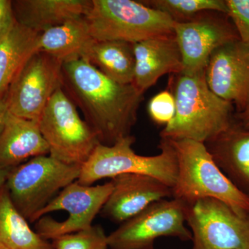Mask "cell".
<instances>
[{"instance_id": "7c38bea8", "label": "cell", "mask_w": 249, "mask_h": 249, "mask_svg": "<svg viewBox=\"0 0 249 249\" xmlns=\"http://www.w3.org/2000/svg\"><path fill=\"white\" fill-rule=\"evenodd\" d=\"M183 62L182 73L205 74L211 55L221 46L240 40L227 14L205 11L190 20L174 24Z\"/></svg>"}, {"instance_id": "5b68a950", "label": "cell", "mask_w": 249, "mask_h": 249, "mask_svg": "<svg viewBox=\"0 0 249 249\" xmlns=\"http://www.w3.org/2000/svg\"><path fill=\"white\" fill-rule=\"evenodd\" d=\"M85 19L95 40L131 44L173 34L175 24L168 15L133 0H91Z\"/></svg>"}, {"instance_id": "7a4b0ae2", "label": "cell", "mask_w": 249, "mask_h": 249, "mask_svg": "<svg viewBox=\"0 0 249 249\" xmlns=\"http://www.w3.org/2000/svg\"><path fill=\"white\" fill-rule=\"evenodd\" d=\"M176 111L160 132V139L205 143L227 130L235 121V108L211 91L205 74H178Z\"/></svg>"}, {"instance_id": "ffe728a7", "label": "cell", "mask_w": 249, "mask_h": 249, "mask_svg": "<svg viewBox=\"0 0 249 249\" xmlns=\"http://www.w3.org/2000/svg\"><path fill=\"white\" fill-rule=\"evenodd\" d=\"M40 34L16 22L0 42V98L4 96L28 60L38 52Z\"/></svg>"}, {"instance_id": "6da1fadb", "label": "cell", "mask_w": 249, "mask_h": 249, "mask_svg": "<svg viewBox=\"0 0 249 249\" xmlns=\"http://www.w3.org/2000/svg\"><path fill=\"white\" fill-rule=\"evenodd\" d=\"M62 88L83 111L100 143L110 146L130 135L143 100L133 85L116 83L79 59L62 63Z\"/></svg>"}, {"instance_id": "277c9868", "label": "cell", "mask_w": 249, "mask_h": 249, "mask_svg": "<svg viewBox=\"0 0 249 249\" xmlns=\"http://www.w3.org/2000/svg\"><path fill=\"white\" fill-rule=\"evenodd\" d=\"M135 141L130 134L110 146L98 143L82 165L77 181L92 186L103 178L139 174L157 178L173 188L178 178V165L176 152L169 141L160 139V153L155 156L137 155L132 147Z\"/></svg>"}, {"instance_id": "5bb4252c", "label": "cell", "mask_w": 249, "mask_h": 249, "mask_svg": "<svg viewBox=\"0 0 249 249\" xmlns=\"http://www.w3.org/2000/svg\"><path fill=\"white\" fill-rule=\"evenodd\" d=\"M112 191L100 214L122 224L156 201L173 198V189L152 177L124 174L111 178Z\"/></svg>"}, {"instance_id": "4fadbf2b", "label": "cell", "mask_w": 249, "mask_h": 249, "mask_svg": "<svg viewBox=\"0 0 249 249\" xmlns=\"http://www.w3.org/2000/svg\"><path fill=\"white\" fill-rule=\"evenodd\" d=\"M211 91L233 106L235 113L249 106V47L240 40L221 46L205 70Z\"/></svg>"}, {"instance_id": "30bf717a", "label": "cell", "mask_w": 249, "mask_h": 249, "mask_svg": "<svg viewBox=\"0 0 249 249\" xmlns=\"http://www.w3.org/2000/svg\"><path fill=\"white\" fill-rule=\"evenodd\" d=\"M192 249H249V213L240 214L215 199L188 205Z\"/></svg>"}, {"instance_id": "d6986e66", "label": "cell", "mask_w": 249, "mask_h": 249, "mask_svg": "<svg viewBox=\"0 0 249 249\" xmlns=\"http://www.w3.org/2000/svg\"><path fill=\"white\" fill-rule=\"evenodd\" d=\"M95 42L83 17L41 33L37 47L38 52L49 54L64 63L79 59L87 60Z\"/></svg>"}, {"instance_id": "4316f807", "label": "cell", "mask_w": 249, "mask_h": 249, "mask_svg": "<svg viewBox=\"0 0 249 249\" xmlns=\"http://www.w3.org/2000/svg\"><path fill=\"white\" fill-rule=\"evenodd\" d=\"M16 22L12 1L0 0V42L9 34Z\"/></svg>"}, {"instance_id": "83f0119b", "label": "cell", "mask_w": 249, "mask_h": 249, "mask_svg": "<svg viewBox=\"0 0 249 249\" xmlns=\"http://www.w3.org/2000/svg\"><path fill=\"white\" fill-rule=\"evenodd\" d=\"M235 121L244 128L249 129V106L243 111L235 113Z\"/></svg>"}, {"instance_id": "cb8c5ba5", "label": "cell", "mask_w": 249, "mask_h": 249, "mask_svg": "<svg viewBox=\"0 0 249 249\" xmlns=\"http://www.w3.org/2000/svg\"><path fill=\"white\" fill-rule=\"evenodd\" d=\"M54 249H107V235L100 225L52 240Z\"/></svg>"}, {"instance_id": "4dcf8cb0", "label": "cell", "mask_w": 249, "mask_h": 249, "mask_svg": "<svg viewBox=\"0 0 249 249\" xmlns=\"http://www.w3.org/2000/svg\"></svg>"}, {"instance_id": "44dd1931", "label": "cell", "mask_w": 249, "mask_h": 249, "mask_svg": "<svg viewBox=\"0 0 249 249\" xmlns=\"http://www.w3.org/2000/svg\"><path fill=\"white\" fill-rule=\"evenodd\" d=\"M0 249H54L52 243L31 229L6 186L0 190Z\"/></svg>"}, {"instance_id": "3957f363", "label": "cell", "mask_w": 249, "mask_h": 249, "mask_svg": "<svg viewBox=\"0 0 249 249\" xmlns=\"http://www.w3.org/2000/svg\"><path fill=\"white\" fill-rule=\"evenodd\" d=\"M168 141L176 152L178 165L173 198L188 205L211 198L225 203L238 213H249V197L224 175L204 143L188 139Z\"/></svg>"}, {"instance_id": "8992f818", "label": "cell", "mask_w": 249, "mask_h": 249, "mask_svg": "<svg viewBox=\"0 0 249 249\" xmlns=\"http://www.w3.org/2000/svg\"><path fill=\"white\" fill-rule=\"evenodd\" d=\"M80 168L50 155L39 156L12 168L6 187L16 209L34 222L39 211L65 187L78 179Z\"/></svg>"}, {"instance_id": "f546056e", "label": "cell", "mask_w": 249, "mask_h": 249, "mask_svg": "<svg viewBox=\"0 0 249 249\" xmlns=\"http://www.w3.org/2000/svg\"><path fill=\"white\" fill-rule=\"evenodd\" d=\"M11 169L0 166V190L6 186V181Z\"/></svg>"}, {"instance_id": "f1b7e54d", "label": "cell", "mask_w": 249, "mask_h": 249, "mask_svg": "<svg viewBox=\"0 0 249 249\" xmlns=\"http://www.w3.org/2000/svg\"><path fill=\"white\" fill-rule=\"evenodd\" d=\"M8 113H9V110H8L6 98H5L4 95L2 98H0V136H1L3 129H4Z\"/></svg>"}, {"instance_id": "484cf974", "label": "cell", "mask_w": 249, "mask_h": 249, "mask_svg": "<svg viewBox=\"0 0 249 249\" xmlns=\"http://www.w3.org/2000/svg\"><path fill=\"white\" fill-rule=\"evenodd\" d=\"M228 16L240 40L249 47V0H226Z\"/></svg>"}, {"instance_id": "ba28073f", "label": "cell", "mask_w": 249, "mask_h": 249, "mask_svg": "<svg viewBox=\"0 0 249 249\" xmlns=\"http://www.w3.org/2000/svg\"><path fill=\"white\" fill-rule=\"evenodd\" d=\"M111 181L85 186L78 181L62 189L34 219L36 232L46 240L92 227L112 191Z\"/></svg>"}, {"instance_id": "9c48e42d", "label": "cell", "mask_w": 249, "mask_h": 249, "mask_svg": "<svg viewBox=\"0 0 249 249\" xmlns=\"http://www.w3.org/2000/svg\"><path fill=\"white\" fill-rule=\"evenodd\" d=\"M188 206L175 198L156 201L107 235L108 247L154 249L155 240L162 237L192 240L191 230L186 227Z\"/></svg>"}, {"instance_id": "9a60e30c", "label": "cell", "mask_w": 249, "mask_h": 249, "mask_svg": "<svg viewBox=\"0 0 249 249\" xmlns=\"http://www.w3.org/2000/svg\"><path fill=\"white\" fill-rule=\"evenodd\" d=\"M135 67L132 85L144 93L168 73L183 71L182 58L175 34L158 36L133 44Z\"/></svg>"}, {"instance_id": "603a6c76", "label": "cell", "mask_w": 249, "mask_h": 249, "mask_svg": "<svg viewBox=\"0 0 249 249\" xmlns=\"http://www.w3.org/2000/svg\"><path fill=\"white\" fill-rule=\"evenodd\" d=\"M152 9L168 15L174 22L190 20L205 11H217L228 14L227 3L224 0H146L141 1Z\"/></svg>"}, {"instance_id": "e0dca14e", "label": "cell", "mask_w": 249, "mask_h": 249, "mask_svg": "<svg viewBox=\"0 0 249 249\" xmlns=\"http://www.w3.org/2000/svg\"><path fill=\"white\" fill-rule=\"evenodd\" d=\"M49 155L38 121L28 120L8 113L0 136V166L16 168L24 160Z\"/></svg>"}, {"instance_id": "52a82bcc", "label": "cell", "mask_w": 249, "mask_h": 249, "mask_svg": "<svg viewBox=\"0 0 249 249\" xmlns=\"http://www.w3.org/2000/svg\"><path fill=\"white\" fill-rule=\"evenodd\" d=\"M38 124L49 155L67 164L81 167L100 143L62 87L52 96Z\"/></svg>"}, {"instance_id": "2e32d148", "label": "cell", "mask_w": 249, "mask_h": 249, "mask_svg": "<svg viewBox=\"0 0 249 249\" xmlns=\"http://www.w3.org/2000/svg\"><path fill=\"white\" fill-rule=\"evenodd\" d=\"M204 144L224 175L249 197V129L235 121L227 130Z\"/></svg>"}, {"instance_id": "8fae6325", "label": "cell", "mask_w": 249, "mask_h": 249, "mask_svg": "<svg viewBox=\"0 0 249 249\" xmlns=\"http://www.w3.org/2000/svg\"><path fill=\"white\" fill-rule=\"evenodd\" d=\"M62 87V62L37 52L21 69L5 93L11 114L38 121L54 93Z\"/></svg>"}, {"instance_id": "ac0fdd59", "label": "cell", "mask_w": 249, "mask_h": 249, "mask_svg": "<svg viewBox=\"0 0 249 249\" xmlns=\"http://www.w3.org/2000/svg\"><path fill=\"white\" fill-rule=\"evenodd\" d=\"M12 3L18 24L42 33L71 19L85 17L91 0H16Z\"/></svg>"}, {"instance_id": "7402d4cb", "label": "cell", "mask_w": 249, "mask_h": 249, "mask_svg": "<svg viewBox=\"0 0 249 249\" xmlns=\"http://www.w3.org/2000/svg\"><path fill=\"white\" fill-rule=\"evenodd\" d=\"M87 60L116 83L123 85L133 83L135 67L133 44L121 41H96Z\"/></svg>"}, {"instance_id": "d4e9b609", "label": "cell", "mask_w": 249, "mask_h": 249, "mask_svg": "<svg viewBox=\"0 0 249 249\" xmlns=\"http://www.w3.org/2000/svg\"><path fill=\"white\" fill-rule=\"evenodd\" d=\"M149 115L155 124L167 125L176 111L175 96L169 91H162L153 96L147 106Z\"/></svg>"}]
</instances>
